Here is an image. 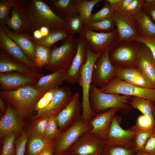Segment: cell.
I'll use <instances>...</instances> for the list:
<instances>
[{"label":"cell","instance_id":"cell-46","mask_svg":"<svg viewBox=\"0 0 155 155\" xmlns=\"http://www.w3.org/2000/svg\"><path fill=\"white\" fill-rule=\"evenodd\" d=\"M134 41L143 43L150 49L155 60V36L150 37L138 36L136 38Z\"/></svg>","mask_w":155,"mask_h":155},{"label":"cell","instance_id":"cell-14","mask_svg":"<svg viewBox=\"0 0 155 155\" xmlns=\"http://www.w3.org/2000/svg\"><path fill=\"white\" fill-rule=\"evenodd\" d=\"M109 53H102L93 66L92 83L99 88L108 84L116 77L115 67L110 60Z\"/></svg>","mask_w":155,"mask_h":155},{"label":"cell","instance_id":"cell-13","mask_svg":"<svg viewBox=\"0 0 155 155\" xmlns=\"http://www.w3.org/2000/svg\"><path fill=\"white\" fill-rule=\"evenodd\" d=\"M121 121V118L115 114L104 139L105 144L133 149V141L135 133L128 128L126 130L123 129L120 126Z\"/></svg>","mask_w":155,"mask_h":155},{"label":"cell","instance_id":"cell-11","mask_svg":"<svg viewBox=\"0 0 155 155\" xmlns=\"http://www.w3.org/2000/svg\"><path fill=\"white\" fill-rule=\"evenodd\" d=\"M45 75L38 72H12L0 73L1 90H15L29 85H34Z\"/></svg>","mask_w":155,"mask_h":155},{"label":"cell","instance_id":"cell-7","mask_svg":"<svg viewBox=\"0 0 155 155\" xmlns=\"http://www.w3.org/2000/svg\"><path fill=\"white\" fill-rule=\"evenodd\" d=\"M79 36L89 50L95 53L109 52L119 43L116 28L108 33L97 32L85 28Z\"/></svg>","mask_w":155,"mask_h":155},{"label":"cell","instance_id":"cell-30","mask_svg":"<svg viewBox=\"0 0 155 155\" xmlns=\"http://www.w3.org/2000/svg\"><path fill=\"white\" fill-rule=\"evenodd\" d=\"M69 35L65 28H57L50 30L47 35L40 39L32 38L36 44L44 45L51 48L55 43L60 40H63Z\"/></svg>","mask_w":155,"mask_h":155},{"label":"cell","instance_id":"cell-33","mask_svg":"<svg viewBox=\"0 0 155 155\" xmlns=\"http://www.w3.org/2000/svg\"><path fill=\"white\" fill-rule=\"evenodd\" d=\"M51 50L43 45H36L34 49L35 59L34 63L39 69L43 67L49 63Z\"/></svg>","mask_w":155,"mask_h":155},{"label":"cell","instance_id":"cell-34","mask_svg":"<svg viewBox=\"0 0 155 155\" xmlns=\"http://www.w3.org/2000/svg\"><path fill=\"white\" fill-rule=\"evenodd\" d=\"M116 28L115 25L111 18L105 19L96 22H89L85 24V28L99 32H110Z\"/></svg>","mask_w":155,"mask_h":155},{"label":"cell","instance_id":"cell-36","mask_svg":"<svg viewBox=\"0 0 155 155\" xmlns=\"http://www.w3.org/2000/svg\"><path fill=\"white\" fill-rule=\"evenodd\" d=\"M154 129V125L149 129L135 132V135L133 141V149L136 152L142 151L147 140Z\"/></svg>","mask_w":155,"mask_h":155},{"label":"cell","instance_id":"cell-52","mask_svg":"<svg viewBox=\"0 0 155 155\" xmlns=\"http://www.w3.org/2000/svg\"><path fill=\"white\" fill-rule=\"evenodd\" d=\"M132 0H122L121 3L120 10L124 11L129 5Z\"/></svg>","mask_w":155,"mask_h":155},{"label":"cell","instance_id":"cell-22","mask_svg":"<svg viewBox=\"0 0 155 155\" xmlns=\"http://www.w3.org/2000/svg\"><path fill=\"white\" fill-rule=\"evenodd\" d=\"M22 117L11 104L7 103L5 114L0 121V138L14 132H18L22 127Z\"/></svg>","mask_w":155,"mask_h":155},{"label":"cell","instance_id":"cell-41","mask_svg":"<svg viewBox=\"0 0 155 155\" xmlns=\"http://www.w3.org/2000/svg\"><path fill=\"white\" fill-rule=\"evenodd\" d=\"M16 0L0 1V25L6 26L10 11Z\"/></svg>","mask_w":155,"mask_h":155},{"label":"cell","instance_id":"cell-20","mask_svg":"<svg viewBox=\"0 0 155 155\" xmlns=\"http://www.w3.org/2000/svg\"><path fill=\"white\" fill-rule=\"evenodd\" d=\"M0 48L15 59L24 63L35 71L39 68L35 65L20 48L5 34L0 25Z\"/></svg>","mask_w":155,"mask_h":155},{"label":"cell","instance_id":"cell-26","mask_svg":"<svg viewBox=\"0 0 155 155\" xmlns=\"http://www.w3.org/2000/svg\"><path fill=\"white\" fill-rule=\"evenodd\" d=\"M12 72L30 73L37 72L27 64L13 59L0 50V73Z\"/></svg>","mask_w":155,"mask_h":155},{"label":"cell","instance_id":"cell-50","mask_svg":"<svg viewBox=\"0 0 155 155\" xmlns=\"http://www.w3.org/2000/svg\"><path fill=\"white\" fill-rule=\"evenodd\" d=\"M114 11L120 10L122 0H107Z\"/></svg>","mask_w":155,"mask_h":155},{"label":"cell","instance_id":"cell-38","mask_svg":"<svg viewBox=\"0 0 155 155\" xmlns=\"http://www.w3.org/2000/svg\"><path fill=\"white\" fill-rule=\"evenodd\" d=\"M56 116L50 115L45 131L44 137L51 142H54L61 132L59 129Z\"/></svg>","mask_w":155,"mask_h":155},{"label":"cell","instance_id":"cell-10","mask_svg":"<svg viewBox=\"0 0 155 155\" xmlns=\"http://www.w3.org/2000/svg\"><path fill=\"white\" fill-rule=\"evenodd\" d=\"M104 140L90 132L82 134L67 150L74 155H101Z\"/></svg>","mask_w":155,"mask_h":155},{"label":"cell","instance_id":"cell-1","mask_svg":"<svg viewBox=\"0 0 155 155\" xmlns=\"http://www.w3.org/2000/svg\"><path fill=\"white\" fill-rule=\"evenodd\" d=\"M25 6L31 26L30 31L33 32L42 27H46L50 30L65 28L63 19L55 14L44 1L25 0Z\"/></svg>","mask_w":155,"mask_h":155},{"label":"cell","instance_id":"cell-29","mask_svg":"<svg viewBox=\"0 0 155 155\" xmlns=\"http://www.w3.org/2000/svg\"><path fill=\"white\" fill-rule=\"evenodd\" d=\"M28 139L26 155H37L47 147H55L54 142L51 141L44 137L39 136L32 131L29 134Z\"/></svg>","mask_w":155,"mask_h":155},{"label":"cell","instance_id":"cell-53","mask_svg":"<svg viewBox=\"0 0 155 155\" xmlns=\"http://www.w3.org/2000/svg\"><path fill=\"white\" fill-rule=\"evenodd\" d=\"M33 37L35 39H39L43 37L42 33L39 29L35 30L33 31Z\"/></svg>","mask_w":155,"mask_h":155},{"label":"cell","instance_id":"cell-15","mask_svg":"<svg viewBox=\"0 0 155 155\" xmlns=\"http://www.w3.org/2000/svg\"><path fill=\"white\" fill-rule=\"evenodd\" d=\"M79 92L74 93L68 104L56 116L59 129L61 132L70 127L81 116L82 104Z\"/></svg>","mask_w":155,"mask_h":155},{"label":"cell","instance_id":"cell-17","mask_svg":"<svg viewBox=\"0 0 155 155\" xmlns=\"http://www.w3.org/2000/svg\"><path fill=\"white\" fill-rule=\"evenodd\" d=\"M71 89L67 87H59L54 90L52 100L46 107L37 112L36 119L46 115L57 116L68 104L73 96Z\"/></svg>","mask_w":155,"mask_h":155},{"label":"cell","instance_id":"cell-48","mask_svg":"<svg viewBox=\"0 0 155 155\" xmlns=\"http://www.w3.org/2000/svg\"><path fill=\"white\" fill-rule=\"evenodd\" d=\"M142 151L155 155V127L146 142Z\"/></svg>","mask_w":155,"mask_h":155},{"label":"cell","instance_id":"cell-51","mask_svg":"<svg viewBox=\"0 0 155 155\" xmlns=\"http://www.w3.org/2000/svg\"><path fill=\"white\" fill-rule=\"evenodd\" d=\"M55 147H47L42 150L37 155H54Z\"/></svg>","mask_w":155,"mask_h":155},{"label":"cell","instance_id":"cell-44","mask_svg":"<svg viewBox=\"0 0 155 155\" xmlns=\"http://www.w3.org/2000/svg\"><path fill=\"white\" fill-rule=\"evenodd\" d=\"M29 138V133L24 131L21 136L15 140L16 155H24L26 152V143Z\"/></svg>","mask_w":155,"mask_h":155},{"label":"cell","instance_id":"cell-43","mask_svg":"<svg viewBox=\"0 0 155 155\" xmlns=\"http://www.w3.org/2000/svg\"><path fill=\"white\" fill-rule=\"evenodd\" d=\"M50 115H46L38 118L33 124L32 131L39 136L44 137L45 130Z\"/></svg>","mask_w":155,"mask_h":155},{"label":"cell","instance_id":"cell-16","mask_svg":"<svg viewBox=\"0 0 155 155\" xmlns=\"http://www.w3.org/2000/svg\"><path fill=\"white\" fill-rule=\"evenodd\" d=\"M11 16L6 26L18 33H27L31 26L27 18L25 6V0H16L11 10Z\"/></svg>","mask_w":155,"mask_h":155},{"label":"cell","instance_id":"cell-58","mask_svg":"<svg viewBox=\"0 0 155 155\" xmlns=\"http://www.w3.org/2000/svg\"><path fill=\"white\" fill-rule=\"evenodd\" d=\"M153 115L154 117V127H155V103L153 110Z\"/></svg>","mask_w":155,"mask_h":155},{"label":"cell","instance_id":"cell-23","mask_svg":"<svg viewBox=\"0 0 155 155\" xmlns=\"http://www.w3.org/2000/svg\"><path fill=\"white\" fill-rule=\"evenodd\" d=\"M0 25L7 36L13 41L28 57L34 62V49L36 44L34 41L32 37L27 33L14 32L6 26Z\"/></svg>","mask_w":155,"mask_h":155},{"label":"cell","instance_id":"cell-6","mask_svg":"<svg viewBox=\"0 0 155 155\" xmlns=\"http://www.w3.org/2000/svg\"><path fill=\"white\" fill-rule=\"evenodd\" d=\"M140 43L135 41L118 43L109 52L114 65L121 68L138 67L137 58Z\"/></svg>","mask_w":155,"mask_h":155},{"label":"cell","instance_id":"cell-4","mask_svg":"<svg viewBox=\"0 0 155 155\" xmlns=\"http://www.w3.org/2000/svg\"><path fill=\"white\" fill-rule=\"evenodd\" d=\"M59 46L53 45L49 63L43 68L52 73L66 71L70 67L77 51L76 38L69 34Z\"/></svg>","mask_w":155,"mask_h":155},{"label":"cell","instance_id":"cell-45","mask_svg":"<svg viewBox=\"0 0 155 155\" xmlns=\"http://www.w3.org/2000/svg\"><path fill=\"white\" fill-rule=\"evenodd\" d=\"M53 95L54 90L46 92L36 104L35 110L38 112L46 107L51 102Z\"/></svg>","mask_w":155,"mask_h":155},{"label":"cell","instance_id":"cell-27","mask_svg":"<svg viewBox=\"0 0 155 155\" xmlns=\"http://www.w3.org/2000/svg\"><path fill=\"white\" fill-rule=\"evenodd\" d=\"M65 71L61 70L52 72L41 77L34 84V87L40 91L46 92L59 87L64 81Z\"/></svg>","mask_w":155,"mask_h":155},{"label":"cell","instance_id":"cell-56","mask_svg":"<svg viewBox=\"0 0 155 155\" xmlns=\"http://www.w3.org/2000/svg\"><path fill=\"white\" fill-rule=\"evenodd\" d=\"M132 155H154L142 151L138 152L135 153Z\"/></svg>","mask_w":155,"mask_h":155},{"label":"cell","instance_id":"cell-57","mask_svg":"<svg viewBox=\"0 0 155 155\" xmlns=\"http://www.w3.org/2000/svg\"><path fill=\"white\" fill-rule=\"evenodd\" d=\"M58 155H74L68 150L65 151Z\"/></svg>","mask_w":155,"mask_h":155},{"label":"cell","instance_id":"cell-9","mask_svg":"<svg viewBox=\"0 0 155 155\" xmlns=\"http://www.w3.org/2000/svg\"><path fill=\"white\" fill-rule=\"evenodd\" d=\"M102 92L138 97L155 102V88H147L133 85L117 77L105 86L100 88Z\"/></svg>","mask_w":155,"mask_h":155},{"label":"cell","instance_id":"cell-28","mask_svg":"<svg viewBox=\"0 0 155 155\" xmlns=\"http://www.w3.org/2000/svg\"><path fill=\"white\" fill-rule=\"evenodd\" d=\"M140 36H155V24L143 8L133 16Z\"/></svg>","mask_w":155,"mask_h":155},{"label":"cell","instance_id":"cell-55","mask_svg":"<svg viewBox=\"0 0 155 155\" xmlns=\"http://www.w3.org/2000/svg\"><path fill=\"white\" fill-rule=\"evenodd\" d=\"M3 99L2 98L0 97V109L1 112L4 114H5L6 110V108H5V104H4Z\"/></svg>","mask_w":155,"mask_h":155},{"label":"cell","instance_id":"cell-18","mask_svg":"<svg viewBox=\"0 0 155 155\" xmlns=\"http://www.w3.org/2000/svg\"><path fill=\"white\" fill-rule=\"evenodd\" d=\"M78 49L76 54L69 69L65 72L64 81L70 84L79 83L80 70L87 58L86 47L83 39L79 36L76 38Z\"/></svg>","mask_w":155,"mask_h":155},{"label":"cell","instance_id":"cell-8","mask_svg":"<svg viewBox=\"0 0 155 155\" xmlns=\"http://www.w3.org/2000/svg\"><path fill=\"white\" fill-rule=\"evenodd\" d=\"M92 127L85 122L81 116L70 127L60 132L54 141V155L67 150L83 133L90 132Z\"/></svg>","mask_w":155,"mask_h":155},{"label":"cell","instance_id":"cell-31","mask_svg":"<svg viewBox=\"0 0 155 155\" xmlns=\"http://www.w3.org/2000/svg\"><path fill=\"white\" fill-rule=\"evenodd\" d=\"M155 103L149 100L132 96L129 104L132 108L138 109L142 114L149 117L154 121L153 110Z\"/></svg>","mask_w":155,"mask_h":155},{"label":"cell","instance_id":"cell-19","mask_svg":"<svg viewBox=\"0 0 155 155\" xmlns=\"http://www.w3.org/2000/svg\"><path fill=\"white\" fill-rule=\"evenodd\" d=\"M137 66L147 81L155 88V60L149 48L141 43L138 53Z\"/></svg>","mask_w":155,"mask_h":155},{"label":"cell","instance_id":"cell-37","mask_svg":"<svg viewBox=\"0 0 155 155\" xmlns=\"http://www.w3.org/2000/svg\"><path fill=\"white\" fill-rule=\"evenodd\" d=\"M18 133L11 132L4 138L0 155H16L14 142Z\"/></svg>","mask_w":155,"mask_h":155},{"label":"cell","instance_id":"cell-24","mask_svg":"<svg viewBox=\"0 0 155 155\" xmlns=\"http://www.w3.org/2000/svg\"><path fill=\"white\" fill-rule=\"evenodd\" d=\"M115 72L116 77L130 84L143 88H155L147 81L138 67H115Z\"/></svg>","mask_w":155,"mask_h":155},{"label":"cell","instance_id":"cell-40","mask_svg":"<svg viewBox=\"0 0 155 155\" xmlns=\"http://www.w3.org/2000/svg\"><path fill=\"white\" fill-rule=\"evenodd\" d=\"M136 152L133 149L118 146L105 144L101 155H132Z\"/></svg>","mask_w":155,"mask_h":155},{"label":"cell","instance_id":"cell-3","mask_svg":"<svg viewBox=\"0 0 155 155\" xmlns=\"http://www.w3.org/2000/svg\"><path fill=\"white\" fill-rule=\"evenodd\" d=\"M132 97L115 93L103 92L92 83L89 93L90 106L96 114L104 113L112 108L119 109L123 113H127L132 108L129 104Z\"/></svg>","mask_w":155,"mask_h":155},{"label":"cell","instance_id":"cell-2","mask_svg":"<svg viewBox=\"0 0 155 155\" xmlns=\"http://www.w3.org/2000/svg\"><path fill=\"white\" fill-rule=\"evenodd\" d=\"M46 92L29 85L13 90H1L0 97L15 109L22 117L30 116L36 104Z\"/></svg>","mask_w":155,"mask_h":155},{"label":"cell","instance_id":"cell-39","mask_svg":"<svg viewBox=\"0 0 155 155\" xmlns=\"http://www.w3.org/2000/svg\"><path fill=\"white\" fill-rule=\"evenodd\" d=\"M104 4L102 8L97 12L92 15L90 22H96L111 18L114 11L107 0H104Z\"/></svg>","mask_w":155,"mask_h":155},{"label":"cell","instance_id":"cell-49","mask_svg":"<svg viewBox=\"0 0 155 155\" xmlns=\"http://www.w3.org/2000/svg\"><path fill=\"white\" fill-rule=\"evenodd\" d=\"M142 8L155 24V0H146Z\"/></svg>","mask_w":155,"mask_h":155},{"label":"cell","instance_id":"cell-47","mask_svg":"<svg viewBox=\"0 0 155 155\" xmlns=\"http://www.w3.org/2000/svg\"><path fill=\"white\" fill-rule=\"evenodd\" d=\"M145 1V0H132L128 7L123 12L133 16L143 8Z\"/></svg>","mask_w":155,"mask_h":155},{"label":"cell","instance_id":"cell-5","mask_svg":"<svg viewBox=\"0 0 155 155\" xmlns=\"http://www.w3.org/2000/svg\"><path fill=\"white\" fill-rule=\"evenodd\" d=\"M87 58L80 70L79 83L82 91V118L85 123H89L96 113L92 110L90 104L89 93L92 84V73L94 65L102 53H95L87 47Z\"/></svg>","mask_w":155,"mask_h":155},{"label":"cell","instance_id":"cell-32","mask_svg":"<svg viewBox=\"0 0 155 155\" xmlns=\"http://www.w3.org/2000/svg\"><path fill=\"white\" fill-rule=\"evenodd\" d=\"M65 24V28L70 35L82 33L85 29V23L77 13L72 16L62 18Z\"/></svg>","mask_w":155,"mask_h":155},{"label":"cell","instance_id":"cell-42","mask_svg":"<svg viewBox=\"0 0 155 155\" xmlns=\"http://www.w3.org/2000/svg\"><path fill=\"white\" fill-rule=\"evenodd\" d=\"M154 125V121L151 119L142 114L137 117L136 123L128 129L135 133L139 131L149 129Z\"/></svg>","mask_w":155,"mask_h":155},{"label":"cell","instance_id":"cell-21","mask_svg":"<svg viewBox=\"0 0 155 155\" xmlns=\"http://www.w3.org/2000/svg\"><path fill=\"white\" fill-rule=\"evenodd\" d=\"M119 111L112 108L101 113L96 114L90 122L92 129L90 132L104 139L107 135L114 115Z\"/></svg>","mask_w":155,"mask_h":155},{"label":"cell","instance_id":"cell-12","mask_svg":"<svg viewBox=\"0 0 155 155\" xmlns=\"http://www.w3.org/2000/svg\"><path fill=\"white\" fill-rule=\"evenodd\" d=\"M111 18L117 31L119 43L134 41L139 36L133 16L119 10L113 12Z\"/></svg>","mask_w":155,"mask_h":155},{"label":"cell","instance_id":"cell-54","mask_svg":"<svg viewBox=\"0 0 155 155\" xmlns=\"http://www.w3.org/2000/svg\"><path fill=\"white\" fill-rule=\"evenodd\" d=\"M43 37L47 35L50 32V30L46 27H42L39 29Z\"/></svg>","mask_w":155,"mask_h":155},{"label":"cell","instance_id":"cell-35","mask_svg":"<svg viewBox=\"0 0 155 155\" xmlns=\"http://www.w3.org/2000/svg\"><path fill=\"white\" fill-rule=\"evenodd\" d=\"M103 0H81L78 6L77 12L86 24L90 22L92 12L95 5Z\"/></svg>","mask_w":155,"mask_h":155},{"label":"cell","instance_id":"cell-25","mask_svg":"<svg viewBox=\"0 0 155 155\" xmlns=\"http://www.w3.org/2000/svg\"><path fill=\"white\" fill-rule=\"evenodd\" d=\"M81 0H50L45 1L53 12L63 18L78 13Z\"/></svg>","mask_w":155,"mask_h":155}]
</instances>
